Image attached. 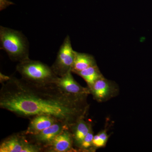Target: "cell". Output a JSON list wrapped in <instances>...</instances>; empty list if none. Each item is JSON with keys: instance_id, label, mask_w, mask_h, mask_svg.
I'll return each mask as SVG.
<instances>
[{"instance_id": "6da1fadb", "label": "cell", "mask_w": 152, "mask_h": 152, "mask_svg": "<svg viewBox=\"0 0 152 152\" xmlns=\"http://www.w3.org/2000/svg\"><path fill=\"white\" fill-rule=\"evenodd\" d=\"M1 84L0 107L18 117L46 115L69 126L85 118L89 108L88 95L69 94L56 83H34L12 76Z\"/></svg>"}, {"instance_id": "7a4b0ae2", "label": "cell", "mask_w": 152, "mask_h": 152, "mask_svg": "<svg viewBox=\"0 0 152 152\" xmlns=\"http://www.w3.org/2000/svg\"><path fill=\"white\" fill-rule=\"evenodd\" d=\"M0 43L1 49L13 61L20 63L30 59L28 42L21 32L1 26Z\"/></svg>"}, {"instance_id": "3957f363", "label": "cell", "mask_w": 152, "mask_h": 152, "mask_svg": "<svg viewBox=\"0 0 152 152\" xmlns=\"http://www.w3.org/2000/svg\"><path fill=\"white\" fill-rule=\"evenodd\" d=\"M16 70L22 78L34 83H56L59 77L51 67L40 61L30 59L19 63Z\"/></svg>"}, {"instance_id": "277c9868", "label": "cell", "mask_w": 152, "mask_h": 152, "mask_svg": "<svg viewBox=\"0 0 152 152\" xmlns=\"http://www.w3.org/2000/svg\"><path fill=\"white\" fill-rule=\"evenodd\" d=\"M76 53L72 47L69 36L67 35L60 47L56 61L51 66L58 77H62L72 72Z\"/></svg>"}, {"instance_id": "5b68a950", "label": "cell", "mask_w": 152, "mask_h": 152, "mask_svg": "<svg viewBox=\"0 0 152 152\" xmlns=\"http://www.w3.org/2000/svg\"><path fill=\"white\" fill-rule=\"evenodd\" d=\"M42 148L31 141L23 132L12 134L0 143V152H40Z\"/></svg>"}, {"instance_id": "8992f818", "label": "cell", "mask_w": 152, "mask_h": 152, "mask_svg": "<svg viewBox=\"0 0 152 152\" xmlns=\"http://www.w3.org/2000/svg\"><path fill=\"white\" fill-rule=\"evenodd\" d=\"M90 94L99 102H104L118 96L119 88L116 83L102 77L89 88Z\"/></svg>"}, {"instance_id": "52a82bcc", "label": "cell", "mask_w": 152, "mask_h": 152, "mask_svg": "<svg viewBox=\"0 0 152 152\" xmlns=\"http://www.w3.org/2000/svg\"><path fill=\"white\" fill-rule=\"evenodd\" d=\"M67 127H69L67 125L58 121L39 132L26 135L31 142L40 147L44 152V150L50 145L56 137Z\"/></svg>"}, {"instance_id": "ba28073f", "label": "cell", "mask_w": 152, "mask_h": 152, "mask_svg": "<svg viewBox=\"0 0 152 152\" xmlns=\"http://www.w3.org/2000/svg\"><path fill=\"white\" fill-rule=\"evenodd\" d=\"M74 146L73 139L69 127L66 128L56 137L52 143L44 152H76Z\"/></svg>"}, {"instance_id": "9c48e42d", "label": "cell", "mask_w": 152, "mask_h": 152, "mask_svg": "<svg viewBox=\"0 0 152 152\" xmlns=\"http://www.w3.org/2000/svg\"><path fill=\"white\" fill-rule=\"evenodd\" d=\"M72 72L62 76L59 77L56 84L63 91L69 94L83 96L90 94L88 87L85 88L78 83L72 75Z\"/></svg>"}, {"instance_id": "30bf717a", "label": "cell", "mask_w": 152, "mask_h": 152, "mask_svg": "<svg viewBox=\"0 0 152 152\" xmlns=\"http://www.w3.org/2000/svg\"><path fill=\"white\" fill-rule=\"evenodd\" d=\"M92 126L91 124L85 121V118L79 120L69 126L73 139L74 148L77 151H79L82 142Z\"/></svg>"}, {"instance_id": "8fae6325", "label": "cell", "mask_w": 152, "mask_h": 152, "mask_svg": "<svg viewBox=\"0 0 152 152\" xmlns=\"http://www.w3.org/2000/svg\"><path fill=\"white\" fill-rule=\"evenodd\" d=\"M30 120L27 129L23 131L26 134H37L58 122L53 117L46 115L36 116Z\"/></svg>"}, {"instance_id": "7c38bea8", "label": "cell", "mask_w": 152, "mask_h": 152, "mask_svg": "<svg viewBox=\"0 0 152 152\" xmlns=\"http://www.w3.org/2000/svg\"><path fill=\"white\" fill-rule=\"evenodd\" d=\"M96 64V60L92 55L76 52L72 72L76 73L89 67Z\"/></svg>"}, {"instance_id": "4fadbf2b", "label": "cell", "mask_w": 152, "mask_h": 152, "mask_svg": "<svg viewBox=\"0 0 152 152\" xmlns=\"http://www.w3.org/2000/svg\"><path fill=\"white\" fill-rule=\"evenodd\" d=\"M82 77L90 88L99 79L104 77L97 65L91 66L75 73Z\"/></svg>"}, {"instance_id": "5bb4252c", "label": "cell", "mask_w": 152, "mask_h": 152, "mask_svg": "<svg viewBox=\"0 0 152 152\" xmlns=\"http://www.w3.org/2000/svg\"><path fill=\"white\" fill-rule=\"evenodd\" d=\"M110 136L108 134L107 130H103L94 136L93 141V148L94 151L98 148L105 147Z\"/></svg>"}, {"instance_id": "9a60e30c", "label": "cell", "mask_w": 152, "mask_h": 152, "mask_svg": "<svg viewBox=\"0 0 152 152\" xmlns=\"http://www.w3.org/2000/svg\"><path fill=\"white\" fill-rule=\"evenodd\" d=\"M94 136V132H93L92 126L90 129L88 133L82 142L81 145L79 149V151H94L93 148V141Z\"/></svg>"}]
</instances>
